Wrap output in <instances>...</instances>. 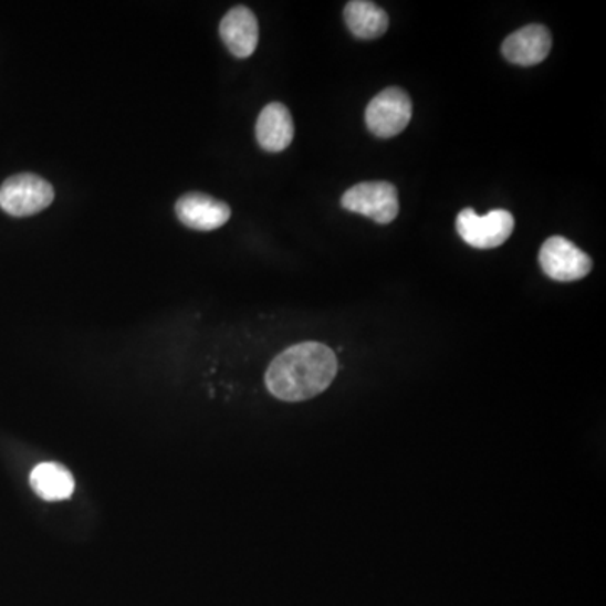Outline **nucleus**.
<instances>
[{
  "instance_id": "1",
  "label": "nucleus",
  "mask_w": 606,
  "mask_h": 606,
  "mask_svg": "<svg viewBox=\"0 0 606 606\" xmlns=\"http://www.w3.org/2000/svg\"><path fill=\"white\" fill-rule=\"evenodd\" d=\"M337 374L334 351L321 343H302L283 351L270 364L264 382L282 401H305L331 386Z\"/></svg>"
},
{
  "instance_id": "2",
  "label": "nucleus",
  "mask_w": 606,
  "mask_h": 606,
  "mask_svg": "<svg viewBox=\"0 0 606 606\" xmlns=\"http://www.w3.org/2000/svg\"><path fill=\"white\" fill-rule=\"evenodd\" d=\"M53 201V186L34 174L9 177L0 187V208L15 218L38 215Z\"/></svg>"
},
{
  "instance_id": "3",
  "label": "nucleus",
  "mask_w": 606,
  "mask_h": 606,
  "mask_svg": "<svg viewBox=\"0 0 606 606\" xmlns=\"http://www.w3.org/2000/svg\"><path fill=\"white\" fill-rule=\"evenodd\" d=\"M514 224V216L505 209L479 216L472 208H467L457 218L460 238L477 250H492L504 244L511 238Z\"/></svg>"
},
{
  "instance_id": "4",
  "label": "nucleus",
  "mask_w": 606,
  "mask_h": 606,
  "mask_svg": "<svg viewBox=\"0 0 606 606\" xmlns=\"http://www.w3.org/2000/svg\"><path fill=\"white\" fill-rule=\"evenodd\" d=\"M412 117V103L405 90L391 88L377 93L366 108V124L370 134L391 138L401 134Z\"/></svg>"
},
{
  "instance_id": "5",
  "label": "nucleus",
  "mask_w": 606,
  "mask_h": 606,
  "mask_svg": "<svg viewBox=\"0 0 606 606\" xmlns=\"http://www.w3.org/2000/svg\"><path fill=\"white\" fill-rule=\"evenodd\" d=\"M343 208L367 216L379 224H389L399 215L398 189L386 180L361 182L344 192Z\"/></svg>"
},
{
  "instance_id": "6",
  "label": "nucleus",
  "mask_w": 606,
  "mask_h": 606,
  "mask_svg": "<svg viewBox=\"0 0 606 606\" xmlns=\"http://www.w3.org/2000/svg\"><path fill=\"white\" fill-rule=\"evenodd\" d=\"M540 263L543 272L556 282H576L593 269L592 258L563 237H551L543 244Z\"/></svg>"
},
{
  "instance_id": "7",
  "label": "nucleus",
  "mask_w": 606,
  "mask_h": 606,
  "mask_svg": "<svg viewBox=\"0 0 606 606\" xmlns=\"http://www.w3.org/2000/svg\"><path fill=\"white\" fill-rule=\"evenodd\" d=\"M553 46L550 29L541 24L525 25L512 32L502 43L505 60L519 66H534L543 63Z\"/></svg>"
},
{
  "instance_id": "8",
  "label": "nucleus",
  "mask_w": 606,
  "mask_h": 606,
  "mask_svg": "<svg viewBox=\"0 0 606 606\" xmlns=\"http://www.w3.org/2000/svg\"><path fill=\"white\" fill-rule=\"evenodd\" d=\"M177 218L187 228L196 231H215L230 221L231 208L208 195L182 196L176 205Z\"/></svg>"
},
{
  "instance_id": "9",
  "label": "nucleus",
  "mask_w": 606,
  "mask_h": 606,
  "mask_svg": "<svg viewBox=\"0 0 606 606\" xmlns=\"http://www.w3.org/2000/svg\"><path fill=\"white\" fill-rule=\"evenodd\" d=\"M222 43L233 56L244 60L254 53L260 40L257 15L243 6L231 9L219 25Z\"/></svg>"
},
{
  "instance_id": "10",
  "label": "nucleus",
  "mask_w": 606,
  "mask_h": 606,
  "mask_svg": "<svg viewBox=\"0 0 606 606\" xmlns=\"http://www.w3.org/2000/svg\"><path fill=\"white\" fill-rule=\"evenodd\" d=\"M293 121L289 108L273 102L261 109L257 122V140L263 150L270 154L283 152L293 140Z\"/></svg>"
},
{
  "instance_id": "11",
  "label": "nucleus",
  "mask_w": 606,
  "mask_h": 606,
  "mask_svg": "<svg viewBox=\"0 0 606 606\" xmlns=\"http://www.w3.org/2000/svg\"><path fill=\"white\" fill-rule=\"evenodd\" d=\"M344 19L349 31L359 40H377L388 31L389 18L385 9L367 0L349 2L344 9Z\"/></svg>"
},
{
  "instance_id": "12",
  "label": "nucleus",
  "mask_w": 606,
  "mask_h": 606,
  "mask_svg": "<svg viewBox=\"0 0 606 606\" xmlns=\"http://www.w3.org/2000/svg\"><path fill=\"white\" fill-rule=\"evenodd\" d=\"M31 485L44 501H64L73 494L74 479L60 463H41L31 472Z\"/></svg>"
}]
</instances>
